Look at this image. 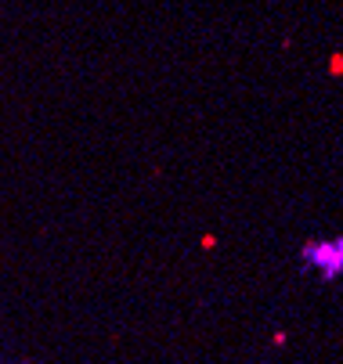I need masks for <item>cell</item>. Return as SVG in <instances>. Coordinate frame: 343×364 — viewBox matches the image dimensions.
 <instances>
[{
	"mask_svg": "<svg viewBox=\"0 0 343 364\" xmlns=\"http://www.w3.org/2000/svg\"><path fill=\"white\" fill-rule=\"evenodd\" d=\"M304 259L311 267H318L325 278H336L343 271V242L339 238L336 242H311L304 249Z\"/></svg>",
	"mask_w": 343,
	"mask_h": 364,
	"instance_id": "obj_1",
	"label": "cell"
}]
</instances>
